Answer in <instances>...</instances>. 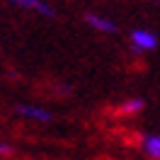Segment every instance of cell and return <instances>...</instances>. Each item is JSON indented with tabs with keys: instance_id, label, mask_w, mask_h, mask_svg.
Segmentation results:
<instances>
[{
	"instance_id": "obj_1",
	"label": "cell",
	"mask_w": 160,
	"mask_h": 160,
	"mask_svg": "<svg viewBox=\"0 0 160 160\" xmlns=\"http://www.w3.org/2000/svg\"><path fill=\"white\" fill-rule=\"evenodd\" d=\"M131 44H133L136 51H153L158 46V37L148 29H136L131 34Z\"/></svg>"
},
{
	"instance_id": "obj_2",
	"label": "cell",
	"mask_w": 160,
	"mask_h": 160,
	"mask_svg": "<svg viewBox=\"0 0 160 160\" xmlns=\"http://www.w3.org/2000/svg\"><path fill=\"white\" fill-rule=\"evenodd\" d=\"M17 114H20V117H24V119L39 121V124H49V121L53 119L49 109L37 107V104H20V107H17Z\"/></svg>"
},
{
	"instance_id": "obj_3",
	"label": "cell",
	"mask_w": 160,
	"mask_h": 160,
	"mask_svg": "<svg viewBox=\"0 0 160 160\" xmlns=\"http://www.w3.org/2000/svg\"><path fill=\"white\" fill-rule=\"evenodd\" d=\"M85 22L90 27H95L97 32H104V34H114L117 32V24L112 20H107V17H100V15H85Z\"/></svg>"
},
{
	"instance_id": "obj_4",
	"label": "cell",
	"mask_w": 160,
	"mask_h": 160,
	"mask_svg": "<svg viewBox=\"0 0 160 160\" xmlns=\"http://www.w3.org/2000/svg\"><path fill=\"white\" fill-rule=\"evenodd\" d=\"M8 2H15V5H20V8H27V10H37L41 15H53V8L46 5L44 0H8Z\"/></svg>"
},
{
	"instance_id": "obj_5",
	"label": "cell",
	"mask_w": 160,
	"mask_h": 160,
	"mask_svg": "<svg viewBox=\"0 0 160 160\" xmlns=\"http://www.w3.org/2000/svg\"><path fill=\"white\" fill-rule=\"evenodd\" d=\"M143 150L150 160H160V136H155V133L146 136L143 138Z\"/></svg>"
},
{
	"instance_id": "obj_6",
	"label": "cell",
	"mask_w": 160,
	"mask_h": 160,
	"mask_svg": "<svg viewBox=\"0 0 160 160\" xmlns=\"http://www.w3.org/2000/svg\"><path fill=\"white\" fill-rule=\"evenodd\" d=\"M143 109V100H129L121 104V114H138Z\"/></svg>"
},
{
	"instance_id": "obj_7",
	"label": "cell",
	"mask_w": 160,
	"mask_h": 160,
	"mask_svg": "<svg viewBox=\"0 0 160 160\" xmlns=\"http://www.w3.org/2000/svg\"><path fill=\"white\" fill-rule=\"evenodd\" d=\"M10 153H12V148L8 146V143H2V141H0V155H10Z\"/></svg>"
}]
</instances>
